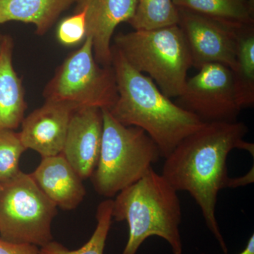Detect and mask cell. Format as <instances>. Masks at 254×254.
Instances as JSON below:
<instances>
[{
  "mask_svg": "<svg viewBox=\"0 0 254 254\" xmlns=\"http://www.w3.org/2000/svg\"><path fill=\"white\" fill-rule=\"evenodd\" d=\"M136 1V12L128 22L133 29H155L178 23V9L173 0Z\"/></svg>",
  "mask_w": 254,
  "mask_h": 254,
  "instance_id": "cell-19",
  "label": "cell"
},
{
  "mask_svg": "<svg viewBox=\"0 0 254 254\" xmlns=\"http://www.w3.org/2000/svg\"><path fill=\"white\" fill-rule=\"evenodd\" d=\"M13 48L12 38L3 36L0 43V131L16 129L27 109L22 81L13 64Z\"/></svg>",
  "mask_w": 254,
  "mask_h": 254,
  "instance_id": "cell-14",
  "label": "cell"
},
{
  "mask_svg": "<svg viewBox=\"0 0 254 254\" xmlns=\"http://www.w3.org/2000/svg\"><path fill=\"white\" fill-rule=\"evenodd\" d=\"M113 200L106 199L97 209V225L90 240L76 250H70L59 242L52 241L40 249V254H104L105 244L113 220Z\"/></svg>",
  "mask_w": 254,
  "mask_h": 254,
  "instance_id": "cell-18",
  "label": "cell"
},
{
  "mask_svg": "<svg viewBox=\"0 0 254 254\" xmlns=\"http://www.w3.org/2000/svg\"><path fill=\"white\" fill-rule=\"evenodd\" d=\"M0 187H1V184H0Z\"/></svg>",
  "mask_w": 254,
  "mask_h": 254,
  "instance_id": "cell-27",
  "label": "cell"
},
{
  "mask_svg": "<svg viewBox=\"0 0 254 254\" xmlns=\"http://www.w3.org/2000/svg\"><path fill=\"white\" fill-rule=\"evenodd\" d=\"M103 129V111L100 108H83L71 115L62 154L82 180L91 177L96 168Z\"/></svg>",
  "mask_w": 254,
  "mask_h": 254,
  "instance_id": "cell-10",
  "label": "cell"
},
{
  "mask_svg": "<svg viewBox=\"0 0 254 254\" xmlns=\"http://www.w3.org/2000/svg\"><path fill=\"white\" fill-rule=\"evenodd\" d=\"M238 254H254V235L250 237V240L247 242V247Z\"/></svg>",
  "mask_w": 254,
  "mask_h": 254,
  "instance_id": "cell-24",
  "label": "cell"
},
{
  "mask_svg": "<svg viewBox=\"0 0 254 254\" xmlns=\"http://www.w3.org/2000/svg\"><path fill=\"white\" fill-rule=\"evenodd\" d=\"M177 9V25L190 49L192 66L199 69L205 64L218 63L233 69L236 61L237 32L245 24Z\"/></svg>",
  "mask_w": 254,
  "mask_h": 254,
  "instance_id": "cell-9",
  "label": "cell"
},
{
  "mask_svg": "<svg viewBox=\"0 0 254 254\" xmlns=\"http://www.w3.org/2000/svg\"><path fill=\"white\" fill-rule=\"evenodd\" d=\"M46 101L66 105L73 111L87 108L110 110L118 98L113 66H102L86 37L79 49L58 68L43 93Z\"/></svg>",
  "mask_w": 254,
  "mask_h": 254,
  "instance_id": "cell-6",
  "label": "cell"
},
{
  "mask_svg": "<svg viewBox=\"0 0 254 254\" xmlns=\"http://www.w3.org/2000/svg\"><path fill=\"white\" fill-rule=\"evenodd\" d=\"M250 1H254V0H250Z\"/></svg>",
  "mask_w": 254,
  "mask_h": 254,
  "instance_id": "cell-26",
  "label": "cell"
},
{
  "mask_svg": "<svg viewBox=\"0 0 254 254\" xmlns=\"http://www.w3.org/2000/svg\"><path fill=\"white\" fill-rule=\"evenodd\" d=\"M31 176L49 199L63 210L77 208L86 195L82 179L62 153L43 158Z\"/></svg>",
  "mask_w": 254,
  "mask_h": 254,
  "instance_id": "cell-13",
  "label": "cell"
},
{
  "mask_svg": "<svg viewBox=\"0 0 254 254\" xmlns=\"http://www.w3.org/2000/svg\"><path fill=\"white\" fill-rule=\"evenodd\" d=\"M187 80L175 103L203 123H234L242 111L232 71L221 64H205Z\"/></svg>",
  "mask_w": 254,
  "mask_h": 254,
  "instance_id": "cell-8",
  "label": "cell"
},
{
  "mask_svg": "<svg viewBox=\"0 0 254 254\" xmlns=\"http://www.w3.org/2000/svg\"><path fill=\"white\" fill-rule=\"evenodd\" d=\"M58 41L64 46H74L86 38V19L84 10L62 20L57 30Z\"/></svg>",
  "mask_w": 254,
  "mask_h": 254,
  "instance_id": "cell-21",
  "label": "cell"
},
{
  "mask_svg": "<svg viewBox=\"0 0 254 254\" xmlns=\"http://www.w3.org/2000/svg\"><path fill=\"white\" fill-rule=\"evenodd\" d=\"M254 182V168L250 170V173L245 176L237 177V178H230L229 181V188H236V187L245 186Z\"/></svg>",
  "mask_w": 254,
  "mask_h": 254,
  "instance_id": "cell-23",
  "label": "cell"
},
{
  "mask_svg": "<svg viewBox=\"0 0 254 254\" xmlns=\"http://www.w3.org/2000/svg\"><path fill=\"white\" fill-rule=\"evenodd\" d=\"M103 138L91 179L95 191L111 198L144 176L161 158L158 145L146 132L122 125L108 110H102Z\"/></svg>",
  "mask_w": 254,
  "mask_h": 254,
  "instance_id": "cell-4",
  "label": "cell"
},
{
  "mask_svg": "<svg viewBox=\"0 0 254 254\" xmlns=\"http://www.w3.org/2000/svg\"><path fill=\"white\" fill-rule=\"evenodd\" d=\"M242 110L254 105V23L242 25L237 37L236 61L232 70Z\"/></svg>",
  "mask_w": 254,
  "mask_h": 254,
  "instance_id": "cell-16",
  "label": "cell"
},
{
  "mask_svg": "<svg viewBox=\"0 0 254 254\" xmlns=\"http://www.w3.org/2000/svg\"><path fill=\"white\" fill-rule=\"evenodd\" d=\"M113 46L135 69L148 73L164 95L182 94L192 60L178 25L120 33Z\"/></svg>",
  "mask_w": 254,
  "mask_h": 254,
  "instance_id": "cell-5",
  "label": "cell"
},
{
  "mask_svg": "<svg viewBox=\"0 0 254 254\" xmlns=\"http://www.w3.org/2000/svg\"><path fill=\"white\" fill-rule=\"evenodd\" d=\"M58 207L31 175L20 171L0 187V237L16 244L43 247L53 241Z\"/></svg>",
  "mask_w": 254,
  "mask_h": 254,
  "instance_id": "cell-7",
  "label": "cell"
},
{
  "mask_svg": "<svg viewBox=\"0 0 254 254\" xmlns=\"http://www.w3.org/2000/svg\"><path fill=\"white\" fill-rule=\"evenodd\" d=\"M75 11L84 10L86 37L102 66H112L111 40L118 25L129 22L136 12V0H77Z\"/></svg>",
  "mask_w": 254,
  "mask_h": 254,
  "instance_id": "cell-11",
  "label": "cell"
},
{
  "mask_svg": "<svg viewBox=\"0 0 254 254\" xmlns=\"http://www.w3.org/2000/svg\"><path fill=\"white\" fill-rule=\"evenodd\" d=\"M77 0H0V24L9 21L31 23L36 34L49 31L64 11Z\"/></svg>",
  "mask_w": 254,
  "mask_h": 254,
  "instance_id": "cell-15",
  "label": "cell"
},
{
  "mask_svg": "<svg viewBox=\"0 0 254 254\" xmlns=\"http://www.w3.org/2000/svg\"><path fill=\"white\" fill-rule=\"evenodd\" d=\"M2 36L0 35V43H1V39H2Z\"/></svg>",
  "mask_w": 254,
  "mask_h": 254,
  "instance_id": "cell-25",
  "label": "cell"
},
{
  "mask_svg": "<svg viewBox=\"0 0 254 254\" xmlns=\"http://www.w3.org/2000/svg\"><path fill=\"white\" fill-rule=\"evenodd\" d=\"M112 56L118 98L110 113L122 125L146 132L158 145L161 158H166L204 123L164 95L151 78L135 69L113 46Z\"/></svg>",
  "mask_w": 254,
  "mask_h": 254,
  "instance_id": "cell-2",
  "label": "cell"
},
{
  "mask_svg": "<svg viewBox=\"0 0 254 254\" xmlns=\"http://www.w3.org/2000/svg\"><path fill=\"white\" fill-rule=\"evenodd\" d=\"M0 254H40V249L35 245L13 243L0 237Z\"/></svg>",
  "mask_w": 254,
  "mask_h": 254,
  "instance_id": "cell-22",
  "label": "cell"
},
{
  "mask_svg": "<svg viewBox=\"0 0 254 254\" xmlns=\"http://www.w3.org/2000/svg\"><path fill=\"white\" fill-rule=\"evenodd\" d=\"M26 150L19 133L13 130L0 131V184L9 181L21 171L20 158Z\"/></svg>",
  "mask_w": 254,
  "mask_h": 254,
  "instance_id": "cell-20",
  "label": "cell"
},
{
  "mask_svg": "<svg viewBox=\"0 0 254 254\" xmlns=\"http://www.w3.org/2000/svg\"><path fill=\"white\" fill-rule=\"evenodd\" d=\"M73 112L66 105L46 101L23 119L18 132L23 145L42 158L61 154Z\"/></svg>",
  "mask_w": 254,
  "mask_h": 254,
  "instance_id": "cell-12",
  "label": "cell"
},
{
  "mask_svg": "<svg viewBox=\"0 0 254 254\" xmlns=\"http://www.w3.org/2000/svg\"><path fill=\"white\" fill-rule=\"evenodd\" d=\"M177 192L152 168L118 193L113 200L112 216L116 221H127L129 229L122 254H136L142 244L153 236L166 241L174 254H182V208Z\"/></svg>",
  "mask_w": 254,
  "mask_h": 254,
  "instance_id": "cell-3",
  "label": "cell"
},
{
  "mask_svg": "<svg viewBox=\"0 0 254 254\" xmlns=\"http://www.w3.org/2000/svg\"><path fill=\"white\" fill-rule=\"evenodd\" d=\"M177 8L228 22L253 24L254 1L250 0H173Z\"/></svg>",
  "mask_w": 254,
  "mask_h": 254,
  "instance_id": "cell-17",
  "label": "cell"
},
{
  "mask_svg": "<svg viewBox=\"0 0 254 254\" xmlns=\"http://www.w3.org/2000/svg\"><path fill=\"white\" fill-rule=\"evenodd\" d=\"M244 123H204L165 158L161 175L175 190L188 192L201 210L206 226L222 252L227 247L215 217L219 191L228 187L227 159L232 150H245L254 156V145L245 140Z\"/></svg>",
  "mask_w": 254,
  "mask_h": 254,
  "instance_id": "cell-1",
  "label": "cell"
}]
</instances>
